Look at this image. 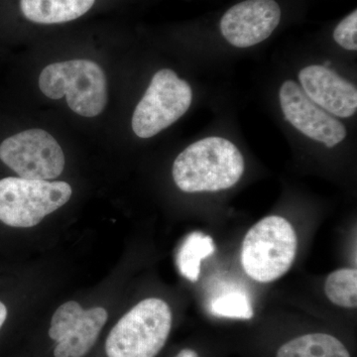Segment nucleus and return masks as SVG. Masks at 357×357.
Segmentation results:
<instances>
[{"label":"nucleus","mask_w":357,"mask_h":357,"mask_svg":"<svg viewBox=\"0 0 357 357\" xmlns=\"http://www.w3.org/2000/svg\"><path fill=\"white\" fill-rule=\"evenodd\" d=\"M244 173L238 148L222 137L192 143L174 162L173 178L185 192H218L237 184Z\"/></svg>","instance_id":"f257e3e1"},{"label":"nucleus","mask_w":357,"mask_h":357,"mask_svg":"<svg viewBox=\"0 0 357 357\" xmlns=\"http://www.w3.org/2000/svg\"><path fill=\"white\" fill-rule=\"evenodd\" d=\"M297 248L292 225L279 215H270L253 225L244 237L241 265L253 280L271 283L290 270Z\"/></svg>","instance_id":"f03ea898"},{"label":"nucleus","mask_w":357,"mask_h":357,"mask_svg":"<svg viewBox=\"0 0 357 357\" xmlns=\"http://www.w3.org/2000/svg\"><path fill=\"white\" fill-rule=\"evenodd\" d=\"M171 328L172 312L165 301H141L110 331L105 351L109 357H155L165 345Z\"/></svg>","instance_id":"7ed1b4c3"},{"label":"nucleus","mask_w":357,"mask_h":357,"mask_svg":"<svg viewBox=\"0 0 357 357\" xmlns=\"http://www.w3.org/2000/svg\"><path fill=\"white\" fill-rule=\"evenodd\" d=\"M39 86L51 100L66 96L70 109L84 117L98 116L107 105V77L93 61L72 60L47 66L40 75Z\"/></svg>","instance_id":"20e7f679"},{"label":"nucleus","mask_w":357,"mask_h":357,"mask_svg":"<svg viewBox=\"0 0 357 357\" xmlns=\"http://www.w3.org/2000/svg\"><path fill=\"white\" fill-rule=\"evenodd\" d=\"M68 183L8 177L0 180V222L28 229L67 204L72 197Z\"/></svg>","instance_id":"39448f33"},{"label":"nucleus","mask_w":357,"mask_h":357,"mask_svg":"<svg viewBox=\"0 0 357 357\" xmlns=\"http://www.w3.org/2000/svg\"><path fill=\"white\" fill-rule=\"evenodd\" d=\"M192 102V91L187 82L172 70H158L134 110V133L140 138L153 137L181 119Z\"/></svg>","instance_id":"423d86ee"},{"label":"nucleus","mask_w":357,"mask_h":357,"mask_svg":"<svg viewBox=\"0 0 357 357\" xmlns=\"http://www.w3.org/2000/svg\"><path fill=\"white\" fill-rule=\"evenodd\" d=\"M0 160L21 178L29 180H53L65 167L60 144L42 129H29L7 138L0 144Z\"/></svg>","instance_id":"0eeeda50"},{"label":"nucleus","mask_w":357,"mask_h":357,"mask_svg":"<svg viewBox=\"0 0 357 357\" xmlns=\"http://www.w3.org/2000/svg\"><path fill=\"white\" fill-rule=\"evenodd\" d=\"M109 314L100 307L84 310L75 301L59 307L49 335L57 342L55 357H84L95 345Z\"/></svg>","instance_id":"6e6552de"},{"label":"nucleus","mask_w":357,"mask_h":357,"mask_svg":"<svg viewBox=\"0 0 357 357\" xmlns=\"http://www.w3.org/2000/svg\"><path fill=\"white\" fill-rule=\"evenodd\" d=\"M279 98L285 119L311 139L332 148L347 137L344 124L312 102L292 79L282 84Z\"/></svg>","instance_id":"1a4fd4ad"},{"label":"nucleus","mask_w":357,"mask_h":357,"mask_svg":"<svg viewBox=\"0 0 357 357\" xmlns=\"http://www.w3.org/2000/svg\"><path fill=\"white\" fill-rule=\"evenodd\" d=\"M275 0H245L230 7L220 20L225 39L237 48H248L271 36L281 21Z\"/></svg>","instance_id":"9d476101"},{"label":"nucleus","mask_w":357,"mask_h":357,"mask_svg":"<svg viewBox=\"0 0 357 357\" xmlns=\"http://www.w3.org/2000/svg\"><path fill=\"white\" fill-rule=\"evenodd\" d=\"M301 88L328 114L347 119L356 114L357 89L335 70L325 66L311 65L299 73Z\"/></svg>","instance_id":"9b49d317"},{"label":"nucleus","mask_w":357,"mask_h":357,"mask_svg":"<svg viewBox=\"0 0 357 357\" xmlns=\"http://www.w3.org/2000/svg\"><path fill=\"white\" fill-rule=\"evenodd\" d=\"M96 0H20L28 20L39 24H59L77 20L95 4Z\"/></svg>","instance_id":"f8f14e48"},{"label":"nucleus","mask_w":357,"mask_h":357,"mask_svg":"<svg viewBox=\"0 0 357 357\" xmlns=\"http://www.w3.org/2000/svg\"><path fill=\"white\" fill-rule=\"evenodd\" d=\"M277 357H351V354L333 335L309 333L282 345Z\"/></svg>","instance_id":"ddd939ff"},{"label":"nucleus","mask_w":357,"mask_h":357,"mask_svg":"<svg viewBox=\"0 0 357 357\" xmlns=\"http://www.w3.org/2000/svg\"><path fill=\"white\" fill-rule=\"evenodd\" d=\"M215 248L213 238L199 231L187 236L178 249L177 265L181 274L191 282L199 280L202 261L213 255Z\"/></svg>","instance_id":"4468645a"},{"label":"nucleus","mask_w":357,"mask_h":357,"mask_svg":"<svg viewBox=\"0 0 357 357\" xmlns=\"http://www.w3.org/2000/svg\"><path fill=\"white\" fill-rule=\"evenodd\" d=\"M328 299L338 307L356 309L357 306V271L342 268L328 275L325 283Z\"/></svg>","instance_id":"2eb2a0df"},{"label":"nucleus","mask_w":357,"mask_h":357,"mask_svg":"<svg viewBox=\"0 0 357 357\" xmlns=\"http://www.w3.org/2000/svg\"><path fill=\"white\" fill-rule=\"evenodd\" d=\"M210 311L213 316L222 318L250 319L253 307L245 293L234 291L222 294L211 301Z\"/></svg>","instance_id":"dca6fc26"},{"label":"nucleus","mask_w":357,"mask_h":357,"mask_svg":"<svg viewBox=\"0 0 357 357\" xmlns=\"http://www.w3.org/2000/svg\"><path fill=\"white\" fill-rule=\"evenodd\" d=\"M333 39L342 48L349 51L357 50V11L340 21L333 31Z\"/></svg>","instance_id":"f3484780"},{"label":"nucleus","mask_w":357,"mask_h":357,"mask_svg":"<svg viewBox=\"0 0 357 357\" xmlns=\"http://www.w3.org/2000/svg\"><path fill=\"white\" fill-rule=\"evenodd\" d=\"M7 318V309L6 305L3 303L0 302V330H1L2 326H3L4 321Z\"/></svg>","instance_id":"a211bd4d"},{"label":"nucleus","mask_w":357,"mask_h":357,"mask_svg":"<svg viewBox=\"0 0 357 357\" xmlns=\"http://www.w3.org/2000/svg\"><path fill=\"white\" fill-rule=\"evenodd\" d=\"M176 357H199L196 351H192V349H183L182 351L178 352V354Z\"/></svg>","instance_id":"6ab92c4d"}]
</instances>
